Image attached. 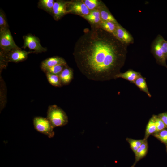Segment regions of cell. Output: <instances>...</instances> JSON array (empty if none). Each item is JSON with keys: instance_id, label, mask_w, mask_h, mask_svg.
Listing matches in <instances>:
<instances>
[{"instance_id": "1", "label": "cell", "mask_w": 167, "mask_h": 167, "mask_svg": "<svg viewBox=\"0 0 167 167\" xmlns=\"http://www.w3.org/2000/svg\"><path fill=\"white\" fill-rule=\"evenodd\" d=\"M126 46L100 26L92 25L76 42L73 55L78 69L88 79L109 81L120 73Z\"/></svg>"}, {"instance_id": "2", "label": "cell", "mask_w": 167, "mask_h": 167, "mask_svg": "<svg viewBox=\"0 0 167 167\" xmlns=\"http://www.w3.org/2000/svg\"><path fill=\"white\" fill-rule=\"evenodd\" d=\"M46 118L54 128L63 126L68 122V117L66 113L55 105L48 107Z\"/></svg>"}, {"instance_id": "3", "label": "cell", "mask_w": 167, "mask_h": 167, "mask_svg": "<svg viewBox=\"0 0 167 167\" xmlns=\"http://www.w3.org/2000/svg\"><path fill=\"white\" fill-rule=\"evenodd\" d=\"M33 124L34 128L38 132L49 138L54 136V128L47 118L40 116L35 117L33 120Z\"/></svg>"}, {"instance_id": "4", "label": "cell", "mask_w": 167, "mask_h": 167, "mask_svg": "<svg viewBox=\"0 0 167 167\" xmlns=\"http://www.w3.org/2000/svg\"><path fill=\"white\" fill-rule=\"evenodd\" d=\"M0 47L5 52L21 49L15 43L9 28L0 30Z\"/></svg>"}, {"instance_id": "5", "label": "cell", "mask_w": 167, "mask_h": 167, "mask_svg": "<svg viewBox=\"0 0 167 167\" xmlns=\"http://www.w3.org/2000/svg\"><path fill=\"white\" fill-rule=\"evenodd\" d=\"M164 39L161 36L158 35L153 41L152 50L157 63L167 68V59L161 48L162 43Z\"/></svg>"}, {"instance_id": "6", "label": "cell", "mask_w": 167, "mask_h": 167, "mask_svg": "<svg viewBox=\"0 0 167 167\" xmlns=\"http://www.w3.org/2000/svg\"><path fill=\"white\" fill-rule=\"evenodd\" d=\"M24 44L23 47L25 49L28 48L30 49L33 50L35 52L41 53L46 51V49L41 45L39 39L31 34L24 36Z\"/></svg>"}, {"instance_id": "7", "label": "cell", "mask_w": 167, "mask_h": 167, "mask_svg": "<svg viewBox=\"0 0 167 167\" xmlns=\"http://www.w3.org/2000/svg\"><path fill=\"white\" fill-rule=\"evenodd\" d=\"M67 7H69L68 13H74L82 17L88 15L90 11L82 0L67 2Z\"/></svg>"}, {"instance_id": "8", "label": "cell", "mask_w": 167, "mask_h": 167, "mask_svg": "<svg viewBox=\"0 0 167 167\" xmlns=\"http://www.w3.org/2000/svg\"><path fill=\"white\" fill-rule=\"evenodd\" d=\"M34 51H26L21 49H15L8 52L5 55V58L9 62H17L24 61L26 59L28 55Z\"/></svg>"}, {"instance_id": "9", "label": "cell", "mask_w": 167, "mask_h": 167, "mask_svg": "<svg viewBox=\"0 0 167 167\" xmlns=\"http://www.w3.org/2000/svg\"><path fill=\"white\" fill-rule=\"evenodd\" d=\"M113 35L119 41L126 45L131 43L133 41L132 36L118 23L117 24L116 29Z\"/></svg>"}, {"instance_id": "10", "label": "cell", "mask_w": 167, "mask_h": 167, "mask_svg": "<svg viewBox=\"0 0 167 167\" xmlns=\"http://www.w3.org/2000/svg\"><path fill=\"white\" fill-rule=\"evenodd\" d=\"M67 2L57 1L54 2L52 13L55 19H58L65 14L68 13L67 10Z\"/></svg>"}, {"instance_id": "11", "label": "cell", "mask_w": 167, "mask_h": 167, "mask_svg": "<svg viewBox=\"0 0 167 167\" xmlns=\"http://www.w3.org/2000/svg\"><path fill=\"white\" fill-rule=\"evenodd\" d=\"M58 65H67L66 62L63 58L58 56H54L44 60L41 62V68L45 71L48 69Z\"/></svg>"}, {"instance_id": "12", "label": "cell", "mask_w": 167, "mask_h": 167, "mask_svg": "<svg viewBox=\"0 0 167 167\" xmlns=\"http://www.w3.org/2000/svg\"><path fill=\"white\" fill-rule=\"evenodd\" d=\"M62 85H68L73 78L74 73L72 69L67 66L64 69L59 75Z\"/></svg>"}, {"instance_id": "13", "label": "cell", "mask_w": 167, "mask_h": 167, "mask_svg": "<svg viewBox=\"0 0 167 167\" xmlns=\"http://www.w3.org/2000/svg\"><path fill=\"white\" fill-rule=\"evenodd\" d=\"M83 17L91 24L92 25H93L99 26L102 21L99 8L90 11L88 15Z\"/></svg>"}, {"instance_id": "14", "label": "cell", "mask_w": 167, "mask_h": 167, "mask_svg": "<svg viewBox=\"0 0 167 167\" xmlns=\"http://www.w3.org/2000/svg\"><path fill=\"white\" fill-rule=\"evenodd\" d=\"M141 75L137 72L132 70H129L123 73H120L116 75L115 79L121 78L134 83L135 80Z\"/></svg>"}, {"instance_id": "15", "label": "cell", "mask_w": 167, "mask_h": 167, "mask_svg": "<svg viewBox=\"0 0 167 167\" xmlns=\"http://www.w3.org/2000/svg\"><path fill=\"white\" fill-rule=\"evenodd\" d=\"M99 8L102 21H111L115 23H118L115 19L106 8V6L102 5Z\"/></svg>"}, {"instance_id": "16", "label": "cell", "mask_w": 167, "mask_h": 167, "mask_svg": "<svg viewBox=\"0 0 167 167\" xmlns=\"http://www.w3.org/2000/svg\"><path fill=\"white\" fill-rule=\"evenodd\" d=\"M140 90L146 93L149 97L151 95L149 92L145 79L141 75H140L135 80L134 83Z\"/></svg>"}, {"instance_id": "17", "label": "cell", "mask_w": 167, "mask_h": 167, "mask_svg": "<svg viewBox=\"0 0 167 167\" xmlns=\"http://www.w3.org/2000/svg\"><path fill=\"white\" fill-rule=\"evenodd\" d=\"M148 147L147 143L144 140L143 143L137 149L135 154V161L132 167H134L136 162L145 156L147 151Z\"/></svg>"}, {"instance_id": "18", "label": "cell", "mask_w": 167, "mask_h": 167, "mask_svg": "<svg viewBox=\"0 0 167 167\" xmlns=\"http://www.w3.org/2000/svg\"><path fill=\"white\" fill-rule=\"evenodd\" d=\"M118 23L112 22L102 21L99 26L106 31L113 34L114 32Z\"/></svg>"}, {"instance_id": "19", "label": "cell", "mask_w": 167, "mask_h": 167, "mask_svg": "<svg viewBox=\"0 0 167 167\" xmlns=\"http://www.w3.org/2000/svg\"><path fill=\"white\" fill-rule=\"evenodd\" d=\"M45 73L48 80L51 85L57 87H60L62 86L61 83L59 75L49 73Z\"/></svg>"}, {"instance_id": "20", "label": "cell", "mask_w": 167, "mask_h": 167, "mask_svg": "<svg viewBox=\"0 0 167 167\" xmlns=\"http://www.w3.org/2000/svg\"><path fill=\"white\" fill-rule=\"evenodd\" d=\"M54 2L53 0H41L39 2V6L45 11L52 13Z\"/></svg>"}, {"instance_id": "21", "label": "cell", "mask_w": 167, "mask_h": 167, "mask_svg": "<svg viewBox=\"0 0 167 167\" xmlns=\"http://www.w3.org/2000/svg\"><path fill=\"white\" fill-rule=\"evenodd\" d=\"M90 11L99 8L102 5L98 0H82Z\"/></svg>"}, {"instance_id": "22", "label": "cell", "mask_w": 167, "mask_h": 167, "mask_svg": "<svg viewBox=\"0 0 167 167\" xmlns=\"http://www.w3.org/2000/svg\"><path fill=\"white\" fill-rule=\"evenodd\" d=\"M156 131V127L153 116L152 117L148 123L146 130V134L147 136L154 133Z\"/></svg>"}, {"instance_id": "23", "label": "cell", "mask_w": 167, "mask_h": 167, "mask_svg": "<svg viewBox=\"0 0 167 167\" xmlns=\"http://www.w3.org/2000/svg\"><path fill=\"white\" fill-rule=\"evenodd\" d=\"M67 65H58L50 67L45 71L53 74L59 75L64 69Z\"/></svg>"}, {"instance_id": "24", "label": "cell", "mask_w": 167, "mask_h": 167, "mask_svg": "<svg viewBox=\"0 0 167 167\" xmlns=\"http://www.w3.org/2000/svg\"><path fill=\"white\" fill-rule=\"evenodd\" d=\"M130 146L135 154L136 153L138 148L141 145L144 140H134L128 139L127 140Z\"/></svg>"}, {"instance_id": "25", "label": "cell", "mask_w": 167, "mask_h": 167, "mask_svg": "<svg viewBox=\"0 0 167 167\" xmlns=\"http://www.w3.org/2000/svg\"><path fill=\"white\" fill-rule=\"evenodd\" d=\"M153 117L156 127V132H158L166 127L163 122L158 116H153Z\"/></svg>"}, {"instance_id": "26", "label": "cell", "mask_w": 167, "mask_h": 167, "mask_svg": "<svg viewBox=\"0 0 167 167\" xmlns=\"http://www.w3.org/2000/svg\"><path fill=\"white\" fill-rule=\"evenodd\" d=\"M8 28V25L5 16L1 10L0 11V30Z\"/></svg>"}, {"instance_id": "27", "label": "cell", "mask_w": 167, "mask_h": 167, "mask_svg": "<svg viewBox=\"0 0 167 167\" xmlns=\"http://www.w3.org/2000/svg\"><path fill=\"white\" fill-rule=\"evenodd\" d=\"M154 136L163 142L167 143V130H162L159 132H157Z\"/></svg>"}, {"instance_id": "28", "label": "cell", "mask_w": 167, "mask_h": 167, "mask_svg": "<svg viewBox=\"0 0 167 167\" xmlns=\"http://www.w3.org/2000/svg\"><path fill=\"white\" fill-rule=\"evenodd\" d=\"M161 48L165 58L167 59V41L165 39L162 43Z\"/></svg>"}, {"instance_id": "29", "label": "cell", "mask_w": 167, "mask_h": 167, "mask_svg": "<svg viewBox=\"0 0 167 167\" xmlns=\"http://www.w3.org/2000/svg\"><path fill=\"white\" fill-rule=\"evenodd\" d=\"M167 127V113L160 114L158 116Z\"/></svg>"}]
</instances>
